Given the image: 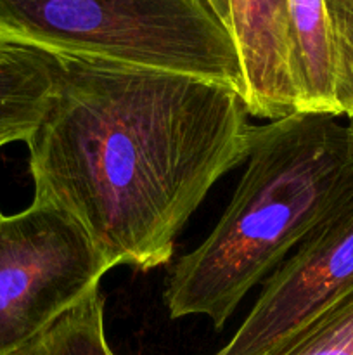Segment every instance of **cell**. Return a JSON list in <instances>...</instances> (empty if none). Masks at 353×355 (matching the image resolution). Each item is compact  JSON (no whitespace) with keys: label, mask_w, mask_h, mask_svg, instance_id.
<instances>
[{"label":"cell","mask_w":353,"mask_h":355,"mask_svg":"<svg viewBox=\"0 0 353 355\" xmlns=\"http://www.w3.org/2000/svg\"><path fill=\"white\" fill-rule=\"evenodd\" d=\"M51 55V99L26 141L33 201L68 214L111 269L166 266L211 187L248 158L241 94L183 73Z\"/></svg>","instance_id":"obj_1"},{"label":"cell","mask_w":353,"mask_h":355,"mask_svg":"<svg viewBox=\"0 0 353 355\" xmlns=\"http://www.w3.org/2000/svg\"><path fill=\"white\" fill-rule=\"evenodd\" d=\"M353 200V135L331 114L253 127L242 179L208 238L170 269V318L221 329L242 298Z\"/></svg>","instance_id":"obj_2"},{"label":"cell","mask_w":353,"mask_h":355,"mask_svg":"<svg viewBox=\"0 0 353 355\" xmlns=\"http://www.w3.org/2000/svg\"><path fill=\"white\" fill-rule=\"evenodd\" d=\"M0 40L244 94L234 38L208 0H0Z\"/></svg>","instance_id":"obj_3"},{"label":"cell","mask_w":353,"mask_h":355,"mask_svg":"<svg viewBox=\"0 0 353 355\" xmlns=\"http://www.w3.org/2000/svg\"><path fill=\"white\" fill-rule=\"evenodd\" d=\"M111 270L68 214L31 201L0 211V355H12L99 290Z\"/></svg>","instance_id":"obj_4"},{"label":"cell","mask_w":353,"mask_h":355,"mask_svg":"<svg viewBox=\"0 0 353 355\" xmlns=\"http://www.w3.org/2000/svg\"><path fill=\"white\" fill-rule=\"evenodd\" d=\"M352 291L353 200L270 274L230 342L213 355H277Z\"/></svg>","instance_id":"obj_5"},{"label":"cell","mask_w":353,"mask_h":355,"mask_svg":"<svg viewBox=\"0 0 353 355\" xmlns=\"http://www.w3.org/2000/svg\"><path fill=\"white\" fill-rule=\"evenodd\" d=\"M249 116L275 121L296 113L289 76V0H228Z\"/></svg>","instance_id":"obj_6"},{"label":"cell","mask_w":353,"mask_h":355,"mask_svg":"<svg viewBox=\"0 0 353 355\" xmlns=\"http://www.w3.org/2000/svg\"><path fill=\"white\" fill-rule=\"evenodd\" d=\"M289 76L296 113L343 116L324 0H289Z\"/></svg>","instance_id":"obj_7"},{"label":"cell","mask_w":353,"mask_h":355,"mask_svg":"<svg viewBox=\"0 0 353 355\" xmlns=\"http://www.w3.org/2000/svg\"><path fill=\"white\" fill-rule=\"evenodd\" d=\"M52 87L48 52L0 40V149L31 137L47 110Z\"/></svg>","instance_id":"obj_8"},{"label":"cell","mask_w":353,"mask_h":355,"mask_svg":"<svg viewBox=\"0 0 353 355\" xmlns=\"http://www.w3.org/2000/svg\"><path fill=\"white\" fill-rule=\"evenodd\" d=\"M12 355H114L104 333V297L100 291H92Z\"/></svg>","instance_id":"obj_9"},{"label":"cell","mask_w":353,"mask_h":355,"mask_svg":"<svg viewBox=\"0 0 353 355\" xmlns=\"http://www.w3.org/2000/svg\"><path fill=\"white\" fill-rule=\"evenodd\" d=\"M277 355H353V291Z\"/></svg>","instance_id":"obj_10"},{"label":"cell","mask_w":353,"mask_h":355,"mask_svg":"<svg viewBox=\"0 0 353 355\" xmlns=\"http://www.w3.org/2000/svg\"><path fill=\"white\" fill-rule=\"evenodd\" d=\"M336 52L339 103L345 116H353V0H324Z\"/></svg>","instance_id":"obj_11"},{"label":"cell","mask_w":353,"mask_h":355,"mask_svg":"<svg viewBox=\"0 0 353 355\" xmlns=\"http://www.w3.org/2000/svg\"><path fill=\"white\" fill-rule=\"evenodd\" d=\"M208 3H210L211 9L215 10V14L220 17V21L228 30V24H230V3H228V0H208Z\"/></svg>","instance_id":"obj_12"},{"label":"cell","mask_w":353,"mask_h":355,"mask_svg":"<svg viewBox=\"0 0 353 355\" xmlns=\"http://www.w3.org/2000/svg\"><path fill=\"white\" fill-rule=\"evenodd\" d=\"M348 120H350V123H348V128H350V132H352V135H353V116H350Z\"/></svg>","instance_id":"obj_13"}]
</instances>
